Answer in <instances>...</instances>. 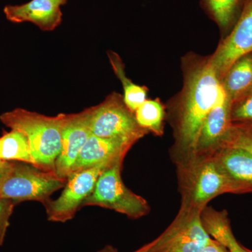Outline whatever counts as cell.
Returning <instances> with one entry per match:
<instances>
[{
	"mask_svg": "<svg viewBox=\"0 0 252 252\" xmlns=\"http://www.w3.org/2000/svg\"><path fill=\"white\" fill-rule=\"evenodd\" d=\"M184 83L170 109L175 145L180 152L193 155L200 129L212 109L225 97L211 58L190 53L182 60Z\"/></svg>",
	"mask_w": 252,
	"mask_h": 252,
	"instance_id": "obj_1",
	"label": "cell"
},
{
	"mask_svg": "<svg viewBox=\"0 0 252 252\" xmlns=\"http://www.w3.org/2000/svg\"><path fill=\"white\" fill-rule=\"evenodd\" d=\"M67 114L47 117L22 108L1 114L0 122L11 130L27 137L34 160L33 166L45 172H55V165L62 147L63 126Z\"/></svg>",
	"mask_w": 252,
	"mask_h": 252,
	"instance_id": "obj_2",
	"label": "cell"
},
{
	"mask_svg": "<svg viewBox=\"0 0 252 252\" xmlns=\"http://www.w3.org/2000/svg\"><path fill=\"white\" fill-rule=\"evenodd\" d=\"M188 160L181 175L182 207L202 211L212 199L230 193L228 182L211 155L193 156Z\"/></svg>",
	"mask_w": 252,
	"mask_h": 252,
	"instance_id": "obj_3",
	"label": "cell"
},
{
	"mask_svg": "<svg viewBox=\"0 0 252 252\" xmlns=\"http://www.w3.org/2000/svg\"><path fill=\"white\" fill-rule=\"evenodd\" d=\"M65 183L55 172L43 171L31 164L11 162L0 180V199L14 202L35 200L44 205Z\"/></svg>",
	"mask_w": 252,
	"mask_h": 252,
	"instance_id": "obj_4",
	"label": "cell"
},
{
	"mask_svg": "<svg viewBox=\"0 0 252 252\" xmlns=\"http://www.w3.org/2000/svg\"><path fill=\"white\" fill-rule=\"evenodd\" d=\"M123 162L124 160H118L101 174L81 207H102L131 219L141 218L149 213L150 208L147 200L124 185L121 175Z\"/></svg>",
	"mask_w": 252,
	"mask_h": 252,
	"instance_id": "obj_5",
	"label": "cell"
},
{
	"mask_svg": "<svg viewBox=\"0 0 252 252\" xmlns=\"http://www.w3.org/2000/svg\"><path fill=\"white\" fill-rule=\"evenodd\" d=\"M201 212L182 207L172 224L142 248L147 252H200L211 239L202 223Z\"/></svg>",
	"mask_w": 252,
	"mask_h": 252,
	"instance_id": "obj_6",
	"label": "cell"
},
{
	"mask_svg": "<svg viewBox=\"0 0 252 252\" xmlns=\"http://www.w3.org/2000/svg\"><path fill=\"white\" fill-rule=\"evenodd\" d=\"M91 134L101 137H122L135 142L149 131L137 124L135 113L126 106L124 96L113 92L94 106L91 121Z\"/></svg>",
	"mask_w": 252,
	"mask_h": 252,
	"instance_id": "obj_7",
	"label": "cell"
},
{
	"mask_svg": "<svg viewBox=\"0 0 252 252\" xmlns=\"http://www.w3.org/2000/svg\"><path fill=\"white\" fill-rule=\"evenodd\" d=\"M114 163L104 162L72 172L59 198L54 200L51 199L44 204L48 220L62 223L72 220L84 200L92 193L99 176Z\"/></svg>",
	"mask_w": 252,
	"mask_h": 252,
	"instance_id": "obj_8",
	"label": "cell"
},
{
	"mask_svg": "<svg viewBox=\"0 0 252 252\" xmlns=\"http://www.w3.org/2000/svg\"><path fill=\"white\" fill-rule=\"evenodd\" d=\"M252 52V0H244L243 9L233 29L210 56L212 66L220 81L239 58Z\"/></svg>",
	"mask_w": 252,
	"mask_h": 252,
	"instance_id": "obj_9",
	"label": "cell"
},
{
	"mask_svg": "<svg viewBox=\"0 0 252 252\" xmlns=\"http://www.w3.org/2000/svg\"><path fill=\"white\" fill-rule=\"evenodd\" d=\"M94 106L77 114H67L62 133V147L55 165V173L64 180L72 172L81 149L91 135V121Z\"/></svg>",
	"mask_w": 252,
	"mask_h": 252,
	"instance_id": "obj_10",
	"label": "cell"
},
{
	"mask_svg": "<svg viewBox=\"0 0 252 252\" xmlns=\"http://www.w3.org/2000/svg\"><path fill=\"white\" fill-rule=\"evenodd\" d=\"M210 155L229 186L230 193H252V154L244 149L221 147Z\"/></svg>",
	"mask_w": 252,
	"mask_h": 252,
	"instance_id": "obj_11",
	"label": "cell"
},
{
	"mask_svg": "<svg viewBox=\"0 0 252 252\" xmlns=\"http://www.w3.org/2000/svg\"><path fill=\"white\" fill-rule=\"evenodd\" d=\"M135 140L122 137H101L91 134L81 149L72 172L89 168L104 162L114 163L124 159ZM71 172V173H72Z\"/></svg>",
	"mask_w": 252,
	"mask_h": 252,
	"instance_id": "obj_12",
	"label": "cell"
},
{
	"mask_svg": "<svg viewBox=\"0 0 252 252\" xmlns=\"http://www.w3.org/2000/svg\"><path fill=\"white\" fill-rule=\"evenodd\" d=\"M4 13L11 22H31L43 31H54L62 22L61 6L51 0H31L26 4L7 5Z\"/></svg>",
	"mask_w": 252,
	"mask_h": 252,
	"instance_id": "obj_13",
	"label": "cell"
},
{
	"mask_svg": "<svg viewBox=\"0 0 252 252\" xmlns=\"http://www.w3.org/2000/svg\"><path fill=\"white\" fill-rule=\"evenodd\" d=\"M231 124L230 102L225 94L205 119L193 156L209 155L220 148Z\"/></svg>",
	"mask_w": 252,
	"mask_h": 252,
	"instance_id": "obj_14",
	"label": "cell"
},
{
	"mask_svg": "<svg viewBox=\"0 0 252 252\" xmlns=\"http://www.w3.org/2000/svg\"><path fill=\"white\" fill-rule=\"evenodd\" d=\"M230 103L252 89V52L244 55L229 68L220 81Z\"/></svg>",
	"mask_w": 252,
	"mask_h": 252,
	"instance_id": "obj_15",
	"label": "cell"
},
{
	"mask_svg": "<svg viewBox=\"0 0 252 252\" xmlns=\"http://www.w3.org/2000/svg\"><path fill=\"white\" fill-rule=\"evenodd\" d=\"M201 220L208 235L228 249L229 252H247L245 247L235 238L226 212H217L205 207L201 212Z\"/></svg>",
	"mask_w": 252,
	"mask_h": 252,
	"instance_id": "obj_16",
	"label": "cell"
},
{
	"mask_svg": "<svg viewBox=\"0 0 252 252\" xmlns=\"http://www.w3.org/2000/svg\"><path fill=\"white\" fill-rule=\"evenodd\" d=\"M202 4L225 36L238 21L244 0H202Z\"/></svg>",
	"mask_w": 252,
	"mask_h": 252,
	"instance_id": "obj_17",
	"label": "cell"
},
{
	"mask_svg": "<svg viewBox=\"0 0 252 252\" xmlns=\"http://www.w3.org/2000/svg\"><path fill=\"white\" fill-rule=\"evenodd\" d=\"M107 55L114 74L121 81L124 88V102L126 106L132 112L135 113V111L147 100L148 89L145 86H140L134 84L130 79L126 77L125 65L122 59L117 53L109 51L107 52Z\"/></svg>",
	"mask_w": 252,
	"mask_h": 252,
	"instance_id": "obj_18",
	"label": "cell"
},
{
	"mask_svg": "<svg viewBox=\"0 0 252 252\" xmlns=\"http://www.w3.org/2000/svg\"><path fill=\"white\" fill-rule=\"evenodd\" d=\"M0 159L4 161H17L34 165L27 137L20 131L11 130L0 137Z\"/></svg>",
	"mask_w": 252,
	"mask_h": 252,
	"instance_id": "obj_19",
	"label": "cell"
},
{
	"mask_svg": "<svg viewBox=\"0 0 252 252\" xmlns=\"http://www.w3.org/2000/svg\"><path fill=\"white\" fill-rule=\"evenodd\" d=\"M135 115L142 128L157 136L163 135L165 109L160 99H147L135 111Z\"/></svg>",
	"mask_w": 252,
	"mask_h": 252,
	"instance_id": "obj_20",
	"label": "cell"
},
{
	"mask_svg": "<svg viewBox=\"0 0 252 252\" xmlns=\"http://www.w3.org/2000/svg\"><path fill=\"white\" fill-rule=\"evenodd\" d=\"M221 147L242 149L252 154V122H232Z\"/></svg>",
	"mask_w": 252,
	"mask_h": 252,
	"instance_id": "obj_21",
	"label": "cell"
},
{
	"mask_svg": "<svg viewBox=\"0 0 252 252\" xmlns=\"http://www.w3.org/2000/svg\"><path fill=\"white\" fill-rule=\"evenodd\" d=\"M232 122H252V89L230 103Z\"/></svg>",
	"mask_w": 252,
	"mask_h": 252,
	"instance_id": "obj_22",
	"label": "cell"
},
{
	"mask_svg": "<svg viewBox=\"0 0 252 252\" xmlns=\"http://www.w3.org/2000/svg\"><path fill=\"white\" fill-rule=\"evenodd\" d=\"M14 206L15 202L13 200L0 199V246L4 243Z\"/></svg>",
	"mask_w": 252,
	"mask_h": 252,
	"instance_id": "obj_23",
	"label": "cell"
},
{
	"mask_svg": "<svg viewBox=\"0 0 252 252\" xmlns=\"http://www.w3.org/2000/svg\"><path fill=\"white\" fill-rule=\"evenodd\" d=\"M200 252H229V251L223 245L211 238L210 241L202 248Z\"/></svg>",
	"mask_w": 252,
	"mask_h": 252,
	"instance_id": "obj_24",
	"label": "cell"
},
{
	"mask_svg": "<svg viewBox=\"0 0 252 252\" xmlns=\"http://www.w3.org/2000/svg\"><path fill=\"white\" fill-rule=\"evenodd\" d=\"M10 163H11V161H3L0 164V180L6 173V170L9 168Z\"/></svg>",
	"mask_w": 252,
	"mask_h": 252,
	"instance_id": "obj_25",
	"label": "cell"
},
{
	"mask_svg": "<svg viewBox=\"0 0 252 252\" xmlns=\"http://www.w3.org/2000/svg\"><path fill=\"white\" fill-rule=\"evenodd\" d=\"M97 252H117V250L112 246H106Z\"/></svg>",
	"mask_w": 252,
	"mask_h": 252,
	"instance_id": "obj_26",
	"label": "cell"
},
{
	"mask_svg": "<svg viewBox=\"0 0 252 252\" xmlns=\"http://www.w3.org/2000/svg\"><path fill=\"white\" fill-rule=\"evenodd\" d=\"M51 1L54 2L55 4L61 6L67 3V0H51Z\"/></svg>",
	"mask_w": 252,
	"mask_h": 252,
	"instance_id": "obj_27",
	"label": "cell"
},
{
	"mask_svg": "<svg viewBox=\"0 0 252 252\" xmlns=\"http://www.w3.org/2000/svg\"><path fill=\"white\" fill-rule=\"evenodd\" d=\"M147 252L144 251L143 249L141 248L140 249H139V250H137V251H135V252Z\"/></svg>",
	"mask_w": 252,
	"mask_h": 252,
	"instance_id": "obj_28",
	"label": "cell"
},
{
	"mask_svg": "<svg viewBox=\"0 0 252 252\" xmlns=\"http://www.w3.org/2000/svg\"><path fill=\"white\" fill-rule=\"evenodd\" d=\"M245 250H246L247 252H252V250H248V249H247L246 248H245Z\"/></svg>",
	"mask_w": 252,
	"mask_h": 252,
	"instance_id": "obj_29",
	"label": "cell"
},
{
	"mask_svg": "<svg viewBox=\"0 0 252 252\" xmlns=\"http://www.w3.org/2000/svg\"><path fill=\"white\" fill-rule=\"evenodd\" d=\"M3 161H4V160H1V159H0V164H1Z\"/></svg>",
	"mask_w": 252,
	"mask_h": 252,
	"instance_id": "obj_30",
	"label": "cell"
}]
</instances>
